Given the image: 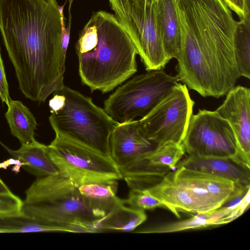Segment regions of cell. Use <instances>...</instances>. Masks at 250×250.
<instances>
[{"mask_svg": "<svg viewBox=\"0 0 250 250\" xmlns=\"http://www.w3.org/2000/svg\"><path fill=\"white\" fill-rule=\"evenodd\" d=\"M63 6L56 0H0V31L19 88L44 102L63 83Z\"/></svg>", "mask_w": 250, "mask_h": 250, "instance_id": "1", "label": "cell"}, {"mask_svg": "<svg viewBox=\"0 0 250 250\" xmlns=\"http://www.w3.org/2000/svg\"><path fill=\"white\" fill-rule=\"evenodd\" d=\"M181 32L176 75L204 97L226 95L240 76L235 61L236 21L223 0H175Z\"/></svg>", "mask_w": 250, "mask_h": 250, "instance_id": "2", "label": "cell"}, {"mask_svg": "<svg viewBox=\"0 0 250 250\" xmlns=\"http://www.w3.org/2000/svg\"><path fill=\"white\" fill-rule=\"evenodd\" d=\"M82 82L91 91L108 92L137 70L136 48L115 16L94 12L76 44Z\"/></svg>", "mask_w": 250, "mask_h": 250, "instance_id": "3", "label": "cell"}, {"mask_svg": "<svg viewBox=\"0 0 250 250\" xmlns=\"http://www.w3.org/2000/svg\"><path fill=\"white\" fill-rule=\"evenodd\" d=\"M21 212L56 232L101 231V218L78 187L59 173L38 177L33 182L25 191Z\"/></svg>", "mask_w": 250, "mask_h": 250, "instance_id": "4", "label": "cell"}, {"mask_svg": "<svg viewBox=\"0 0 250 250\" xmlns=\"http://www.w3.org/2000/svg\"><path fill=\"white\" fill-rule=\"evenodd\" d=\"M250 189V186L181 167L170 170L160 182L143 191L166 205L179 218V212L200 214L212 211Z\"/></svg>", "mask_w": 250, "mask_h": 250, "instance_id": "5", "label": "cell"}, {"mask_svg": "<svg viewBox=\"0 0 250 250\" xmlns=\"http://www.w3.org/2000/svg\"><path fill=\"white\" fill-rule=\"evenodd\" d=\"M58 91L65 97L64 104L49 117L55 134L110 157L109 139L118 124L90 97L65 85Z\"/></svg>", "mask_w": 250, "mask_h": 250, "instance_id": "6", "label": "cell"}, {"mask_svg": "<svg viewBox=\"0 0 250 250\" xmlns=\"http://www.w3.org/2000/svg\"><path fill=\"white\" fill-rule=\"evenodd\" d=\"M163 69L137 75L119 87L104 102V109L117 124L146 116L179 83Z\"/></svg>", "mask_w": 250, "mask_h": 250, "instance_id": "7", "label": "cell"}, {"mask_svg": "<svg viewBox=\"0 0 250 250\" xmlns=\"http://www.w3.org/2000/svg\"><path fill=\"white\" fill-rule=\"evenodd\" d=\"M115 16L133 42L148 71L164 68V50L154 0H108Z\"/></svg>", "mask_w": 250, "mask_h": 250, "instance_id": "8", "label": "cell"}, {"mask_svg": "<svg viewBox=\"0 0 250 250\" xmlns=\"http://www.w3.org/2000/svg\"><path fill=\"white\" fill-rule=\"evenodd\" d=\"M47 149L59 173L78 187L122 179L110 157L82 144L56 134Z\"/></svg>", "mask_w": 250, "mask_h": 250, "instance_id": "9", "label": "cell"}, {"mask_svg": "<svg viewBox=\"0 0 250 250\" xmlns=\"http://www.w3.org/2000/svg\"><path fill=\"white\" fill-rule=\"evenodd\" d=\"M182 144L188 154L231 158L247 167L231 125L216 111L200 109L192 114Z\"/></svg>", "mask_w": 250, "mask_h": 250, "instance_id": "10", "label": "cell"}, {"mask_svg": "<svg viewBox=\"0 0 250 250\" xmlns=\"http://www.w3.org/2000/svg\"><path fill=\"white\" fill-rule=\"evenodd\" d=\"M194 104L188 88L179 82L150 112L139 120L142 131L159 146L169 142L182 144Z\"/></svg>", "mask_w": 250, "mask_h": 250, "instance_id": "11", "label": "cell"}, {"mask_svg": "<svg viewBox=\"0 0 250 250\" xmlns=\"http://www.w3.org/2000/svg\"><path fill=\"white\" fill-rule=\"evenodd\" d=\"M159 147L144 134L139 120L118 124L109 139L110 156L119 168L148 158Z\"/></svg>", "mask_w": 250, "mask_h": 250, "instance_id": "12", "label": "cell"}, {"mask_svg": "<svg viewBox=\"0 0 250 250\" xmlns=\"http://www.w3.org/2000/svg\"><path fill=\"white\" fill-rule=\"evenodd\" d=\"M226 95L224 101L215 111L229 123L242 161L250 168V90L237 85Z\"/></svg>", "mask_w": 250, "mask_h": 250, "instance_id": "13", "label": "cell"}, {"mask_svg": "<svg viewBox=\"0 0 250 250\" xmlns=\"http://www.w3.org/2000/svg\"><path fill=\"white\" fill-rule=\"evenodd\" d=\"M181 167L228 179L237 185L250 186V168L231 158L188 154L175 166Z\"/></svg>", "mask_w": 250, "mask_h": 250, "instance_id": "14", "label": "cell"}, {"mask_svg": "<svg viewBox=\"0 0 250 250\" xmlns=\"http://www.w3.org/2000/svg\"><path fill=\"white\" fill-rule=\"evenodd\" d=\"M156 15L163 46L169 62L177 59L181 44V32L175 0H154Z\"/></svg>", "mask_w": 250, "mask_h": 250, "instance_id": "15", "label": "cell"}, {"mask_svg": "<svg viewBox=\"0 0 250 250\" xmlns=\"http://www.w3.org/2000/svg\"><path fill=\"white\" fill-rule=\"evenodd\" d=\"M130 189L145 191L160 182L171 170L168 167L151 163L148 158L119 168Z\"/></svg>", "mask_w": 250, "mask_h": 250, "instance_id": "16", "label": "cell"}, {"mask_svg": "<svg viewBox=\"0 0 250 250\" xmlns=\"http://www.w3.org/2000/svg\"><path fill=\"white\" fill-rule=\"evenodd\" d=\"M0 143L11 156L37 178L59 173L49 155L47 146L37 142L33 145H21L19 149L15 150Z\"/></svg>", "mask_w": 250, "mask_h": 250, "instance_id": "17", "label": "cell"}, {"mask_svg": "<svg viewBox=\"0 0 250 250\" xmlns=\"http://www.w3.org/2000/svg\"><path fill=\"white\" fill-rule=\"evenodd\" d=\"M227 213L220 207L212 211L195 214L188 219L135 229L136 233H165L188 229H199L227 223Z\"/></svg>", "mask_w": 250, "mask_h": 250, "instance_id": "18", "label": "cell"}, {"mask_svg": "<svg viewBox=\"0 0 250 250\" xmlns=\"http://www.w3.org/2000/svg\"><path fill=\"white\" fill-rule=\"evenodd\" d=\"M117 180L91 183L78 187V189L100 218H103L116 206L123 202L117 195Z\"/></svg>", "mask_w": 250, "mask_h": 250, "instance_id": "19", "label": "cell"}, {"mask_svg": "<svg viewBox=\"0 0 250 250\" xmlns=\"http://www.w3.org/2000/svg\"><path fill=\"white\" fill-rule=\"evenodd\" d=\"M5 117L13 136L21 145H31L38 141L35 138L37 123L29 109L21 101L10 100Z\"/></svg>", "mask_w": 250, "mask_h": 250, "instance_id": "20", "label": "cell"}, {"mask_svg": "<svg viewBox=\"0 0 250 250\" xmlns=\"http://www.w3.org/2000/svg\"><path fill=\"white\" fill-rule=\"evenodd\" d=\"M146 219L144 210L126 206L123 202L100 220V228L101 230L132 231Z\"/></svg>", "mask_w": 250, "mask_h": 250, "instance_id": "21", "label": "cell"}, {"mask_svg": "<svg viewBox=\"0 0 250 250\" xmlns=\"http://www.w3.org/2000/svg\"><path fill=\"white\" fill-rule=\"evenodd\" d=\"M234 55L240 77L250 78V17L236 21Z\"/></svg>", "mask_w": 250, "mask_h": 250, "instance_id": "22", "label": "cell"}, {"mask_svg": "<svg viewBox=\"0 0 250 250\" xmlns=\"http://www.w3.org/2000/svg\"><path fill=\"white\" fill-rule=\"evenodd\" d=\"M56 232L21 212L0 213V233Z\"/></svg>", "mask_w": 250, "mask_h": 250, "instance_id": "23", "label": "cell"}, {"mask_svg": "<svg viewBox=\"0 0 250 250\" xmlns=\"http://www.w3.org/2000/svg\"><path fill=\"white\" fill-rule=\"evenodd\" d=\"M185 153L182 144L169 142L159 147L148 158L153 164L167 166L172 170Z\"/></svg>", "mask_w": 250, "mask_h": 250, "instance_id": "24", "label": "cell"}, {"mask_svg": "<svg viewBox=\"0 0 250 250\" xmlns=\"http://www.w3.org/2000/svg\"><path fill=\"white\" fill-rule=\"evenodd\" d=\"M123 200L125 205L134 208L145 210L160 208L168 210L166 205L143 191L130 189L127 198Z\"/></svg>", "mask_w": 250, "mask_h": 250, "instance_id": "25", "label": "cell"}, {"mask_svg": "<svg viewBox=\"0 0 250 250\" xmlns=\"http://www.w3.org/2000/svg\"><path fill=\"white\" fill-rule=\"evenodd\" d=\"M23 201L10 192H0V213L21 212Z\"/></svg>", "mask_w": 250, "mask_h": 250, "instance_id": "26", "label": "cell"}, {"mask_svg": "<svg viewBox=\"0 0 250 250\" xmlns=\"http://www.w3.org/2000/svg\"><path fill=\"white\" fill-rule=\"evenodd\" d=\"M228 7L238 16L239 20L250 17V0H223Z\"/></svg>", "mask_w": 250, "mask_h": 250, "instance_id": "27", "label": "cell"}, {"mask_svg": "<svg viewBox=\"0 0 250 250\" xmlns=\"http://www.w3.org/2000/svg\"><path fill=\"white\" fill-rule=\"evenodd\" d=\"M0 98L2 103L8 105L11 100L8 89L4 67L0 54Z\"/></svg>", "mask_w": 250, "mask_h": 250, "instance_id": "28", "label": "cell"}, {"mask_svg": "<svg viewBox=\"0 0 250 250\" xmlns=\"http://www.w3.org/2000/svg\"><path fill=\"white\" fill-rule=\"evenodd\" d=\"M73 0H69V23H68L67 26L65 27L63 26L62 27V46L63 53L65 55H66L67 49L69 44V40H70V25H71V7L72 3Z\"/></svg>", "mask_w": 250, "mask_h": 250, "instance_id": "29", "label": "cell"}, {"mask_svg": "<svg viewBox=\"0 0 250 250\" xmlns=\"http://www.w3.org/2000/svg\"><path fill=\"white\" fill-rule=\"evenodd\" d=\"M11 190L0 178V192H10Z\"/></svg>", "mask_w": 250, "mask_h": 250, "instance_id": "30", "label": "cell"}]
</instances>
